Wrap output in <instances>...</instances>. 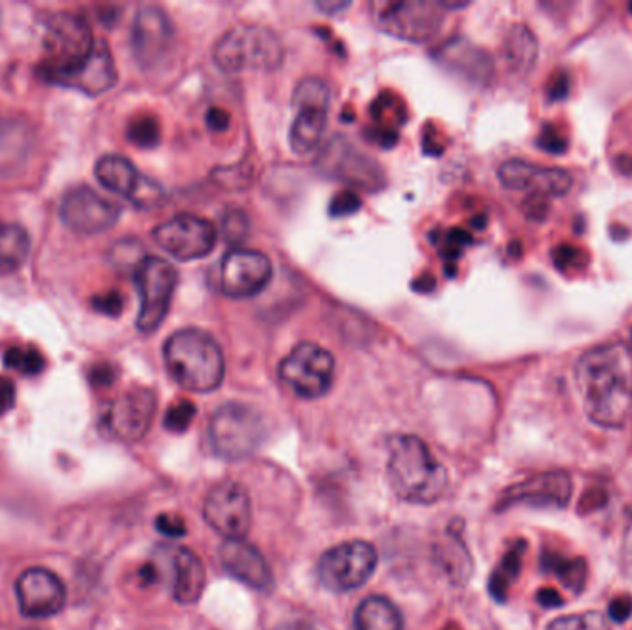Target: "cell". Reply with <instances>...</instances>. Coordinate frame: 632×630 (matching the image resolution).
Here are the masks:
<instances>
[{
  "label": "cell",
  "instance_id": "1",
  "mask_svg": "<svg viewBox=\"0 0 632 630\" xmlns=\"http://www.w3.org/2000/svg\"><path fill=\"white\" fill-rule=\"evenodd\" d=\"M575 385L590 422L620 429L632 412V348L625 342L599 344L575 364Z\"/></svg>",
  "mask_w": 632,
  "mask_h": 630
},
{
  "label": "cell",
  "instance_id": "2",
  "mask_svg": "<svg viewBox=\"0 0 632 630\" xmlns=\"http://www.w3.org/2000/svg\"><path fill=\"white\" fill-rule=\"evenodd\" d=\"M387 479L396 496L413 505H433L448 490V472L414 435L389 440Z\"/></svg>",
  "mask_w": 632,
  "mask_h": 630
},
{
  "label": "cell",
  "instance_id": "3",
  "mask_svg": "<svg viewBox=\"0 0 632 630\" xmlns=\"http://www.w3.org/2000/svg\"><path fill=\"white\" fill-rule=\"evenodd\" d=\"M163 359L172 379L189 392L207 394L224 381L226 363L222 350L217 340L202 329L172 333L163 346Z\"/></svg>",
  "mask_w": 632,
  "mask_h": 630
},
{
  "label": "cell",
  "instance_id": "4",
  "mask_svg": "<svg viewBox=\"0 0 632 630\" xmlns=\"http://www.w3.org/2000/svg\"><path fill=\"white\" fill-rule=\"evenodd\" d=\"M285 56L280 36L267 26L239 25L220 37L213 60L224 73L274 71Z\"/></svg>",
  "mask_w": 632,
  "mask_h": 630
},
{
  "label": "cell",
  "instance_id": "5",
  "mask_svg": "<svg viewBox=\"0 0 632 630\" xmlns=\"http://www.w3.org/2000/svg\"><path fill=\"white\" fill-rule=\"evenodd\" d=\"M267 438L261 414L244 403H224L209 422V442L224 461H243L254 455Z\"/></svg>",
  "mask_w": 632,
  "mask_h": 630
},
{
  "label": "cell",
  "instance_id": "6",
  "mask_svg": "<svg viewBox=\"0 0 632 630\" xmlns=\"http://www.w3.org/2000/svg\"><path fill=\"white\" fill-rule=\"evenodd\" d=\"M95 45L97 39L82 15H52L43 34L45 63L41 67V76L49 80L54 74L65 73L78 67L91 56Z\"/></svg>",
  "mask_w": 632,
  "mask_h": 630
},
{
  "label": "cell",
  "instance_id": "7",
  "mask_svg": "<svg viewBox=\"0 0 632 630\" xmlns=\"http://www.w3.org/2000/svg\"><path fill=\"white\" fill-rule=\"evenodd\" d=\"M329 102L331 91L324 80L307 76L296 85L292 95L296 117L289 135L292 152L305 156L320 146L328 126Z\"/></svg>",
  "mask_w": 632,
  "mask_h": 630
},
{
  "label": "cell",
  "instance_id": "8",
  "mask_svg": "<svg viewBox=\"0 0 632 630\" xmlns=\"http://www.w3.org/2000/svg\"><path fill=\"white\" fill-rule=\"evenodd\" d=\"M135 285L141 298L137 329L154 333L169 315L178 287V270L156 255H146L135 267Z\"/></svg>",
  "mask_w": 632,
  "mask_h": 630
},
{
  "label": "cell",
  "instance_id": "9",
  "mask_svg": "<svg viewBox=\"0 0 632 630\" xmlns=\"http://www.w3.org/2000/svg\"><path fill=\"white\" fill-rule=\"evenodd\" d=\"M374 23L389 36L409 41L426 43L433 39L442 26L446 10L440 0H400V2H377L372 6Z\"/></svg>",
  "mask_w": 632,
  "mask_h": 630
},
{
  "label": "cell",
  "instance_id": "10",
  "mask_svg": "<svg viewBox=\"0 0 632 630\" xmlns=\"http://www.w3.org/2000/svg\"><path fill=\"white\" fill-rule=\"evenodd\" d=\"M376 566L374 546L363 540H353L328 549L318 560L316 573L326 590L346 594L365 586L374 575Z\"/></svg>",
  "mask_w": 632,
  "mask_h": 630
},
{
  "label": "cell",
  "instance_id": "11",
  "mask_svg": "<svg viewBox=\"0 0 632 630\" xmlns=\"http://www.w3.org/2000/svg\"><path fill=\"white\" fill-rule=\"evenodd\" d=\"M280 377L296 396L318 400L333 387L335 359L315 342H300L281 361Z\"/></svg>",
  "mask_w": 632,
  "mask_h": 630
},
{
  "label": "cell",
  "instance_id": "12",
  "mask_svg": "<svg viewBox=\"0 0 632 630\" xmlns=\"http://www.w3.org/2000/svg\"><path fill=\"white\" fill-rule=\"evenodd\" d=\"M252 501L246 488L235 481L213 486L204 501L207 525L224 540H244L252 527Z\"/></svg>",
  "mask_w": 632,
  "mask_h": 630
},
{
  "label": "cell",
  "instance_id": "13",
  "mask_svg": "<svg viewBox=\"0 0 632 630\" xmlns=\"http://www.w3.org/2000/svg\"><path fill=\"white\" fill-rule=\"evenodd\" d=\"M95 174L102 187L126 198L137 209L152 211L165 202V189L135 169L130 159L115 154L104 156L98 159Z\"/></svg>",
  "mask_w": 632,
  "mask_h": 630
},
{
  "label": "cell",
  "instance_id": "14",
  "mask_svg": "<svg viewBox=\"0 0 632 630\" xmlns=\"http://www.w3.org/2000/svg\"><path fill=\"white\" fill-rule=\"evenodd\" d=\"M154 241L161 250L178 261H196L213 252L217 244L215 226L198 215L182 213L159 224L152 231Z\"/></svg>",
  "mask_w": 632,
  "mask_h": 630
},
{
  "label": "cell",
  "instance_id": "15",
  "mask_svg": "<svg viewBox=\"0 0 632 630\" xmlns=\"http://www.w3.org/2000/svg\"><path fill=\"white\" fill-rule=\"evenodd\" d=\"M158 400L154 390L135 387L111 401L102 414L104 431L121 442L132 444L145 438L154 422Z\"/></svg>",
  "mask_w": 632,
  "mask_h": 630
},
{
  "label": "cell",
  "instance_id": "16",
  "mask_svg": "<svg viewBox=\"0 0 632 630\" xmlns=\"http://www.w3.org/2000/svg\"><path fill=\"white\" fill-rule=\"evenodd\" d=\"M121 217V209L89 187H76L63 196L60 219L67 230L78 235H98L110 230Z\"/></svg>",
  "mask_w": 632,
  "mask_h": 630
},
{
  "label": "cell",
  "instance_id": "17",
  "mask_svg": "<svg viewBox=\"0 0 632 630\" xmlns=\"http://www.w3.org/2000/svg\"><path fill=\"white\" fill-rule=\"evenodd\" d=\"M573 485L570 473L562 470L538 473L531 479L509 486L499 496L498 510L512 507L533 509H564L572 499Z\"/></svg>",
  "mask_w": 632,
  "mask_h": 630
},
{
  "label": "cell",
  "instance_id": "18",
  "mask_svg": "<svg viewBox=\"0 0 632 630\" xmlns=\"http://www.w3.org/2000/svg\"><path fill=\"white\" fill-rule=\"evenodd\" d=\"M274 274L272 261L257 250H231L222 259L220 287L233 300L254 298L265 291Z\"/></svg>",
  "mask_w": 632,
  "mask_h": 630
},
{
  "label": "cell",
  "instance_id": "19",
  "mask_svg": "<svg viewBox=\"0 0 632 630\" xmlns=\"http://www.w3.org/2000/svg\"><path fill=\"white\" fill-rule=\"evenodd\" d=\"M501 185L509 191L527 193L536 198H559L570 193L572 174L562 169L538 167L522 159L505 161L498 170Z\"/></svg>",
  "mask_w": 632,
  "mask_h": 630
},
{
  "label": "cell",
  "instance_id": "20",
  "mask_svg": "<svg viewBox=\"0 0 632 630\" xmlns=\"http://www.w3.org/2000/svg\"><path fill=\"white\" fill-rule=\"evenodd\" d=\"M15 594L26 618L58 616L67 603L65 584L56 573L43 568L26 570L15 584Z\"/></svg>",
  "mask_w": 632,
  "mask_h": 630
},
{
  "label": "cell",
  "instance_id": "21",
  "mask_svg": "<svg viewBox=\"0 0 632 630\" xmlns=\"http://www.w3.org/2000/svg\"><path fill=\"white\" fill-rule=\"evenodd\" d=\"M174 45L171 17L158 6H143L135 15L132 49L135 60L145 69H154L165 60Z\"/></svg>",
  "mask_w": 632,
  "mask_h": 630
},
{
  "label": "cell",
  "instance_id": "22",
  "mask_svg": "<svg viewBox=\"0 0 632 630\" xmlns=\"http://www.w3.org/2000/svg\"><path fill=\"white\" fill-rule=\"evenodd\" d=\"M318 167L333 180H341L365 189H377L379 183L383 182V172L377 167L376 161L355 150V146L342 137L329 141L318 159Z\"/></svg>",
  "mask_w": 632,
  "mask_h": 630
},
{
  "label": "cell",
  "instance_id": "23",
  "mask_svg": "<svg viewBox=\"0 0 632 630\" xmlns=\"http://www.w3.org/2000/svg\"><path fill=\"white\" fill-rule=\"evenodd\" d=\"M117 80H119L117 67L111 56L110 47L104 39H97L95 49L84 63H80L71 71L54 74L49 78L52 84L71 87V89L86 93L89 97H98L110 91L111 87L117 84Z\"/></svg>",
  "mask_w": 632,
  "mask_h": 630
},
{
  "label": "cell",
  "instance_id": "24",
  "mask_svg": "<svg viewBox=\"0 0 632 630\" xmlns=\"http://www.w3.org/2000/svg\"><path fill=\"white\" fill-rule=\"evenodd\" d=\"M220 562L235 581L243 582L252 590L268 592L274 586L267 558L246 540H224L220 546Z\"/></svg>",
  "mask_w": 632,
  "mask_h": 630
},
{
  "label": "cell",
  "instance_id": "25",
  "mask_svg": "<svg viewBox=\"0 0 632 630\" xmlns=\"http://www.w3.org/2000/svg\"><path fill=\"white\" fill-rule=\"evenodd\" d=\"M172 586L174 601L182 605H195L206 590V568L204 562L187 547H176L171 551Z\"/></svg>",
  "mask_w": 632,
  "mask_h": 630
},
{
  "label": "cell",
  "instance_id": "26",
  "mask_svg": "<svg viewBox=\"0 0 632 630\" xmlns=\"http://www.w3.org/2000/svg\"><path fill=\"white\" fill-rule=\"evenodd\" d=\"M438 61L474 82H485L492 74V60L488 58L487 52L464 39H455L442 47L438 52Z\"/></svg>",
  "mask_w": 632,
  "mask_h": 630
},
{
  "label": "cell",
  "instance_id": "27",
  "mask_svg": "<svg viewBox=\"0 0 632 630\" xmlns=\"http://www.w3.org/2000/svg\"><path fill=\"white\" fill-rule=\"evenodd\" d=\"M355 630H405L402 612L387 597H366L355 610Z\"/></svg>",
  "mask_w": 632,
  "mask_h": 630
},
{
  "label": "cell",
  "instance_id": "28",
  "mask_svg": "<svg viewBox=\"0 0 632 630\" xmlns=\"http://www.w3.org/2000/svg\"><path fill=\"white\" fill-rule=\"evenodd\" d=\"M30 137L25 122L0 119V174L13 172L25 163L30 152Z\"/></svg>",
  "mask_w": 632,
  "mask_h": 630
},
{
  "label": "cell",
  "instance_id": "29",
  "mask_svg": "<svg viewBox=\"0 0 632 630\" xmlns=\"http://www.w3.org/2000/svg\"><path fill=\"white\" fill-rule=\"evenodd\" d=\"M538 54L536 37L527 26H512L503 41V58L512 73L523 74L535 65Z\"/></svg>",
  "mask_w": 632,
  "mask_h": 630
},
{
  "label": "cell",
  "instance_id": "30",
  "mask_svg": "<svg viewBox=\"0 0 632 630\" xmlns=\"http://www.w3.org/2000/svg\"><path fill=\"white\" fill-rule=\"evenodd\" d=\"M525 547H527V544L522 542V540L516 542L499 560L496 570L492 571V575L488 579V592L499 603L507 601L512 584L520 577Z\"/></svg>",
  "mask_w": 632,
  "mask_h": 630
},
{
  "label": "cell",
  "instance_id": "31",
  "mask_svg": "<svg viewBox=\"0 0 632 630\" xmlns=\"http://www.w3.org/2000/svg\"><path fill=\"white\" fill-rule=\"evenodd\" d=\"M30 237L21 226L0 222V272H13L25 265Z\"/></svg>",
  "mask_w": 632,
  "mask_h": 630
},
{
  "label": "cell",
  "instance_id": "32",
  "mask_svg": "<svg viewBox=\"0 0 632 630\" xmlns=\"http://www.w3.org/2000/svg\"><path fill=\"white\" fill-rule=\"evenodd\" d=\"M542 568L547 573H553L570 592L581 594L588 579V568L584 558H570L559 553H544Z\"/></svg>",
  "mask_w": 632,
  "mask_h": 630
},
{
  "label": "cell",
  "instance_id": "33",
  "mask_svg": "<svg viewBox=\"0 0 632 630\" xmlns=\"http://www.w3.org/2000/svg\"><path fill=\"white\" fill-rule=\"evenodd\" d=\"M438 562L442 570L448 573L451 581L462 584L472 575V558L461 538L450 536L442 546L438 547Z\"/></svg>",
  "mask_w": 632,
  "mask_h": 630
},
{
  "label": "cell",
  "instance_id": "34",
  "mask_svg": "<svg viewBox=\"0 0 632 630\" xmlns=\"http://www.w3.org/2000/svg\"><path fill=\"white\" fill-rule=\"evenodd\" d=\"M4 363L25 376H37L45 368L43 355L32 346H13L4 353Z\"/></svg>",
  "mask_w": 632,
  "mask_h": 630
},
{
  "label": "cell",
  "instance_id": "35",
  "mask_svg": "<svg viewBox=\"0 0 632 630\" xmlns=\"http://www.w3.org/2000/svg\"><path fill=\"white\" fill-rule=\"evenodd\" d=\"M547 630H612L608 623L607 616L603 612H583V614H573V616H562L553 619Z\"/></svg>",
  "mask_w": 632,
  "mask_h": 630
},
{
  "label": "cell",
  "instance_id": "36",
  "mask_svg": "<svg viewBox=\"0 0 632 630\" xmlns=\"http://www.w3.org/2000/svg\"><path fill=\"white\" fill-rule=\"evenodd\" d=\"M128 139L139 148L158 146L159 139H161L158 119L152 115L135 117L134 121L128 124Z\"/></svg>",
  "mask_w": 632,
  "mask_h": 630
},
{
  "label": "cell",
  "instance_id": "37",
  "mask_svg": "<svg viewBox=\"0 0 632 630\" xmlns=\"http://www.w3.org/2000/svg\"><path fill=\"white\" fill-rule=\"evenodd\" d=\"M196 407L193 401L180 400L165 414V427L172 433H183L195 420Z\"/></svg>",
  "mask_w": 632,
  "mask_h": 630
},
{
  "label": "cell",
  "instance_id": "38",
  "mask_svg": "<svg viewBox=\"0 0 632 630\" xmlns=\"http://www.w3.org/2000/svg\"><path fill=\"white\" fill-rule=\"evenodd\" d=\"M248 231V219L243 211H230L224 219V235L230 243H241Z\"/></svg>",
  "mask_w": 632,
  "mask_h": 630
},
{
  "label": "cell",
  "instance_id": "39",
  "mask_svg": "<svg viewBox=\"0 0 632 630\" xmlns=\"http://www.w3.org/2000/svg\"><path fill=\"white\" fill-rule=\"evenodd\" d=\"M553 261H555V267L559 268V270L583 267V250H579V248H575V246H570V244H562L559 248H555Z\"/></svg>",
  "mask_w": 632,
  "mask_h": 630
},
{
  "label": "cell",
  "instance_id": "40",
  "mask_svg": "<svg viewBox=\"0 0 632 630\" xmlns=\"http://www.w3.org/2000/svg\"><path fill=\"white\" fill-rule=\"evenodd\" d=\"M359 207H361V198L352 191H344L331 200L329 213L333 217H348V215L355 213Z\"/></svg>",
  "mask_w": 632,
  "mask_h": 630
},
{
  "label": "cell",
  "instance_id": "41",
  "mask_svg": "<svg viewBox=\"0 0 632 630\" xmlns=\"http://www.w3.org/2000/svg\"><path fill=\"white\" fill-rule=\"evenodd\" d=\"M536 143H538V146H540L542 150L549 152V154H562V152L566 150V146H568L566 137L560 135L559 130H555L553 126H546V128L542 130V134H540Z\"/></svg>",
  "mask_w": 632,
  "mask_h": 630
},
{
  "label": "cell",
  "instance_id": "42",
  "mask_svg": "<svg viewBox=\"0 0 632 630\" xmlns=\"http://www.w3.org/2000/svg\"><path fill=\"white\" fill-rule=\"evenodd\" d=\"M631 614V595H618V597H614V599L610 601V605H608V616L614 619V621L623 623V621H627V619L631 618Z\"/></svg>",
  "mask_w": 632,
  "mask_h": 630
},
{
  "label": "cell",
  "instance_id": "43",
  "mask_svg": "<svg viewBox=\"0 0 632 630\" xmlns=\"http://www.w3.org/2000/svg\"><path fill=\"white\" fill-rule=\"evenodd\" d=\"M156 527L161 534L169 536V538H182L185 534V523L180 518L174 516H159L156 520Z\"/></svg>",
  "mask_w": 632,
  "mask_h": 630
},
{
  "label": "cell",
  "instance_id": "44",
  "mask_svg": "<svg viewBox=\"0 0 632 630\" xmlns=\"http://www.w3.org/2000/svg\"><path fill=\"white\" fill-rule=\"evenodd\" d=\"M95 309L100 313H106V315H119L122 309V298L117 292H111V294H104V296H98L93 300Z\"/></svg>",
  "mask_w": 632,
  "mask_h": 630
},
{
  "label": "cell",
  "instance_id": "45",
  "mask_svg": "<svg viewBox=\"0 0 632 630\" xmlns=\"http://www.w3.org/2000/svg\"><path fill=\"white\" fill-rule=\"evenodd\" d=\"M207 126L211 132H226L230 128V115L228 111L220 110V108H211L206 115Z\"/></svg>",
  "mask_w": 632,
  "mask_h": 630
},
{
  "label": "cell",
  "instance_id": "46",
  "mask_svg": "<svg viewBox=\"0 0 632 630\" xmlns=\"http://www.w3.org/2000/svg\"><path fill=\"white\" fill-rule=\"evenodd\" d=\"M15 405V385L8 377H0V416Z\"/></svg>",
  "mask_w": 632,
  "mask_h": 630
},
{
  "label": "cell",
  "instance_id": "47",
  "mask_svg": "<svg viewBox=\"0 0 632 630\" xmlns=\"http://www.w3.org/2000/svg\"><path fill=\"white\" fill-rule=\"evenodd\" d=\"M568 91H570V80L566 74L559 73L547 87V97L549 100H562L566 98Z\"/></svg>",
  "mask_w": 632,
  "mask_h": 630
},
{
  "label": "cell",
  "instance_id": "48",
  "mask_svg": "<svg viewBox=\"0 0 632 630\" xmlns=\"http://www.w3.org/2000/svg\"><path fill=\"white\" fill-rule=\"evenodd\" d=\"M536 601H538L540 605L546 606V608H557V606L562 605V597H560L559 592L553 590V588L540 590L538 595H536Z\"/></svg>",
  "mask_w": 632,
  "mask_h": 630
},
{
  "label": "cell",
  "instance_id": "49",
  "mask_svg": "<svg viewBox=\"0 0 632 630\" xmlns=\"http://www.w3.org/2000/svg\"><path fill=\"white\" fill-rule=\"evenodd\" d=\"M315 6L320 12L335 15V13L348 10V8H350V2H346V0H320V2H316Z\"/></svg>",
  "mask_w": 632,
  "mask_h": 630
},
{
  "label": "cell",
  "instance_id": "50",
  "mask_svg": "<svg viewBox=\"0 0 632 630\" xmlns=\"http://www.w3.org/2000/svg\"><path fill=\"white\" fill-rule=\"evenodd\" d=\"M616 167H618L621 174L632 176V154H623V156L616 159Z\"/></svg>",
  "mask_w": 632,
  "mask_h": 630
},
{
  "label": "cell",
  "instance_id": "51",
  "mask_svg": "<svg viewBox=\"0 0 632 630\" xmlns=\"http://www.w3.org/2000/svg\"><path fill=\"white\" fill-rule=\"evenodd\" d=\"M280 630H311L309 627H305L304 623H296V625H287Z\"/></svg>",
  "mask_w": 632,
  "mask_h": 630
},
{
  "label": "cell",
  "instance_id": "52",
  "mask_svg": "<svg viewBox=\"0 0 632 630\" xmlns=\"http://www.w3.org/2000/svg\"><path fill=\"white\" fill-rule=\"evenodd\" d=\"M631 348H632V331H631Z\"/></svg>",
  "mask_w": 632,
  "mask_h": 630
}]
</instances>
